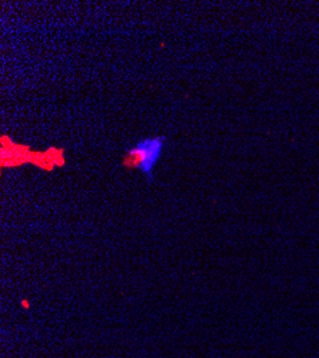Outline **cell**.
Segmentation results:
<instances>
[{
    "instance_id": "cell-1",
    "label": "cell",
    "mask_w": 319,
    "mask_h": 358,
    "mask_svg": "<svg viewBox=\"0 0 319 358\" xmlns=\"http://www.w3.org/2000/svg\"><path fill=\"white\" fill-rule=\"evenodd\" d=\"M165 141V136L147 138L139 141L125 154L122 161L124 168L129 171L139 169L148 178H152L154 168L162 157Z\"/></svg>"
}]
</instances>
